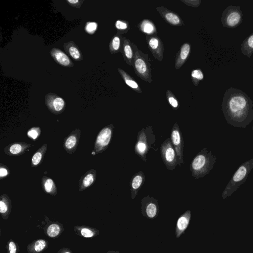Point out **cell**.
Instances as JSON below:
<instances>
[{"label":"cell","mask_w":253,"mask_h":253,"mask_svg":"<svg viewBox=\"0 0 253 253\" xmlns=\"http://www.w3.org/2000/svg\"><path fill=\"white\" fill-rule=\"evenodd\" d=\"M31 146V144L24 142H15L4 148V153L10 157H20L25 154Z\"/></svg>","instance_id":"cell-15"},{"label":"cell","mask_w":253,"mask_h":253,"mask_svg":"<svg viewBox=\"0 0 253 253\" xmlns=\"http://www.w3.org/2000/svg\"><path fill=\"white\" fill-rule=\"evenodd\" d=\"M8 253H19L20 248L17 242L13 239L8 241L6 246Z\"/></svg>","instance_id":"cell-37"},{"label":"cell","mask_w":253,"mask_h":253,"mask_svg":"<svg viewBox=\"0 0 253 253\" xmlns=\"http://www.w3.org/2000/svg\"><path fill=\"white\" fill-rule=\"evenodd\" d=\"M81 135L79 129L73 130L64 140V148L68 154L75 153L78 146Z\"/></svg>","instance_id":"cell-14"},{"label":"cell","mask_w":253,"mask_h":253,"mask_svg":"<svg viewBox=\"0 0 253 253\" xmlns=\"http://www.w3.org/2000/svg\"><path fill=\"white\" fill-rule=\"evenodd\" d=\"M50 55L58 64L66 67H73V63L62 50L53 48L50 52Z\"/></svg>","instance_id":"cell-22"},{"label":"cell","mask_w":253,"mask_h":253,"mask_svg":"<svg viewBox=\"0 0 253 253\" xmlns=\"http://www.w3.org/2000/svg\"><path fill=\"white\" fill-rule=\"evenodd\" d=\"M45 104L48 110L56 115L63 114L66 109L65 100L55 93H49L45 97Z\"/></svg>","instance_id":"cell-11"},{"label":"cell","mask_w":253,"mask_h":253,"mask_svg":"<svg viewBox=\"0 0 253 253\" xmlns=\"http://www.w3.org/2000/svg\"><path fill=\"white\" fill-rule=\"evenodd\" d=\"M48 242L44 239L32 241L27 247L28 253H42L48 247Z\"/></svg>","instance_id":"cell-25"},{"label":"cell","mask_w":253,"mask_h":253,"mask_svg":"<svg viewBox=\"0 0 253 253\" xmlns=\"http://www.w3.org/2000/svg\"><path fill=\"white\" fill-rule=\"evenodd\" d=\"M168 103L174 110H178L180 108L179 101L174 93L168 90L166 93Z\"/></svg>","instance_id":"cell-34"},{"label":"cell","mask_w":253,"mask_h":253,"mask_svg":"<svg viewBox=\"0 0 253 253\" xmlns=\"http://www.w3.org/2000/svg\"><path fill=\"white\" fill-rule=\"evenodd\" d=\"M47 149L46 143L43 144L36 152L31 159V167L36 168L42 163Z\"/></svg>","instance_id":"cell-28"},{"label":"cell","mask_w":253,"mask_h":253,"mask_svg":"<svg viewBox=\"0 0 253 253\" xmlns=\"http://www.w3.org/2000/svg\"><path fill=\"white\" fill-rule=\"evenodd\" d=\"M41 134V129L39 127H33L27 132V136L33 141H36Z\"/></svg>","instance_id":"cell-36"},{"label":"cell","mask_w":253,"mask_h":253,"mask_svg":"<svg viewBox=\"0 0 253 253\" xmlns=\"http://www.w3.org/2000/svg\"><path fill=\"white\" fill-rule=\"evenodd\" d=\"M97 172L95 170L92 169L88 171L79 180V190L82 192L92 186L95 182Z\"/></svg>","instance_id":"cell-20"},{"label":"cell","mask_w":253,"mask_h":253,"mask_svg":"<svg viewBox=\"0 0 253 253\" xmlns=\"http://www.w3.org/2000/svg\"><path fill=\"white\" fill-rule=\"evenodd\" d=\"M191 80L193 84L196 87L198 86L200 81L205 78V75L200 69L193 70L191 72Z\"/></svg>","instance_id":"cell-35"},{"label":"cell","mask_w":253,"mask_h":253,"mask_svg":"<svg viewBox=\"0 0 253 253\" xmlns=\"http://www.w3.org/2000/svg\"><path fill=\"white\" fill-rule=\"evenodd\" d=\"M222 111L227 123L245 129L253 120V102L242 91L231 87L224 95Z\"/></svg>","instance_id":"cell-1"},{"label":"cell","mask_w":253,"mask_h":253,"mask_svg":"<svg viewBox=\"0 0 253 253\" xmlns=\"http://www.w3.org/2000/svg\"><path fill=\"white\" fill-rule=\"evenodd\" d=\"M221 22L223 27L234 29L243 22V13L239 6L230 5L223 12Z\"/></svg>","instance_id":"cell-7"},{"label":"cell","mask_w":253,"mask_h":253,"mask_svg":"<svg viewBox=\"0 0 253 253\" xmlns=\"http://www.w3.org/2000/svg\"><path fill=\"white\" fill-rule=\"evenodd\" d=\"M181 2L188 6L197 8L200 6L202 1L201 0H181Z\"/></svg>","instance_id":"cell-39"},{"label":"cell","mask_w":253,"mask_h":253,"mask_svg":"<svg viewBox=\"0 0 253 253\" xmlns=\"http://www.w3.org/2000/svg\"><path fill=\"white\" fill-rule=\"evenodd\" d=\"M107 253H119L118 252L109 251Z\"/></svg>","instance_id":"cell-43"},{"label":"cell","mask_w":253,"mask_h":253,"mask_svg":"<svg viewBox=\"0 0 253 253\" xmlns=\"http://www.w3.org/2000/svg\"><path fill=\"white\" fill-rule=\"evenodd\" d=\"M123 36L117 33L112 38L110 44V51L115 54L121 52L122 46Z\"/></svg>","instance_id":"cell-32"},{"label":"cell","mask_w":253,"mask_h":253,"mask_svg":"<svg viewBox=\"0 0 253 253\" xmlns=\"http://www.w3.org/2000/svg\"><path fill=\"white\" fill-rule=\"evenodd\" d=\"M12 201L9 196L4 193L0 196V214L4 220L9 219L12 212Z\"/></svg>","instance_id":"cell-21"},{"label":"cell","mask_w":253,"mask_h":253,"mask_svg":"<svg viewBox=\"0 0 253 253\" xmlns=\"http://www.w3.org/2000/svg\"><path fill=\"white\" fill-rule=\"evenodd\" d=\"M170 138L177 155L178 165L181 166L184 163V140L178 123H176L172 129Z\"/></svg>","instance_id":"cell-9"},{"label":"cell","mask_w":253,"mask_h":253,"mask_svg":"<svg viewBox=\"0 0 253 253\" xmlns=\"http://www.w3.org/2000/svg\"><path fill=\"white\" fill-rule=\"evenodd\" d=\"M118 71L125 83L134 91L142 93V90L138 83L127 72L121 69H118Z\"/></svg>","instance_id":"cell-30"},{"label":"cell","mask_w":253,"mask_h":253,"mask_svg":"<svg viewBox=\"0 0 253 253\" xmlns=\"http://www.w3.org/2000/svg\"><path fill=\"white\" fill-rule=\"evenodd\" d=\"M134 45L129 39L123 37L121 53L126 64L130 66H132L135 57Z\"/></svg>","instance_id":"cell-17"},{"label":"cell","mask_w":253,"mask_h":253,"mask_svg":"<svg viewBox=\"0 0 253 253\" xmlns=\"http://www.w3.org/2000/svg\"><path fill=\"white\" fill-rule=\"evenodd\" d=\"M145 182V176L142 171H139L133 176L130 182L131 197L133 200L136 198Z\"/></svg>","instance_id":"cell-19"},{"label":"cell","mask_w":253,"mask_h":253,"mask_svg":"<svg viewBox=\"0 0 253 253\" xmlns=\"http://www.w3.org/2000/svg\"><path fill=\"white\" fill-rule=\"evenodd\" d=\"M146 42L150 52L159 62L164 58L165 48L161 39L157 36H146Z\"/></svg>","instance_id":"cell-12"},{"label":"cell","mask_w":253,"mask_h":253,"mask_svg":"<svg viewBox=\"0 0 253 253\" xmlns=\"http://www.w3.org/2000/svg\"><path fill=\"white\" fill-rule=\"evenodd\" d=\"M161 154L167 169L170 171L175 169L178 165V157L170 138H167L161 144Z\"/></svg>","instance_id":"cell-8"},{"label":"cell","mask_w":253,"mask_h":253,"mask_svg":"<svg viewBox=\"0 0 253 253\" xmlns=\"http://www.w3.org/2000/svg\"><path fill=\"white\" fill-rule=\"evenodd\" d=\"M139 30L146 36H157L158 30L155 23L149 20L144 19L138 25Z\"/></svg>","instance_id":"cell-27"},{"label":"cell","mask_w":253,"mask_h":253,"mask_svg":"<svg viewBox=\"0 0 253 253\" xmlns=\"http://www.w3.org/2000/svg\"><path fill=\"white\" fill-rule=\"evenodd\" d=\"M64 47L66 52L69 54L75 61H80L82 60V55L80 50L77 45L73 41L65 43Z\"/></svg>","instance_id":"cell-29"},{"label":"cell","mask_w":253,"mask_h":253,"mask_svg":"<svg viewBox=\"0 0 253 253\" xmlns=\"http://www.w3.org/2000/svg\"><path fill=\"white\" fill-rule=\"evenodd\" d=\"M216 161L217 158L212 152L209 151L207 148H204L190 163L189 168L192 177L196 180L205 177L213 169Z\"/></svg>","instance_id":"cell-2"},{"label":"cell","mask_w":253,"mask_h":253,"mask_svg":"<svg viewBox=\"0 0 253 253\" xmlns=\"http://www.w3.org/2000/svg\"><path fill=\"white\" fill-rule=\"evenodd\" d=\"M67 2L74 7L80 8L84 1H80L78 0H67Z\"/></svg>","instance_id":"cell-41"},{"label":"cell","mask_w":253,"mask_h":253,"mask_svg":"<svg viewBox=\"0 0 253 253\" xmlns=\"http://www.w3.org/2000/svg\"><path fill=\"white\" fill-rule=\"evenodd\" d=\"M191 217V211L188 210L179 218L176 230V235L177 238L180 237L188 227Z\"/></svg>","instance_id":"cell-24"},{"label":"cell","mask_w":253,"mask_h":253,"mask_svg":"<svg viewBox=\"0 0 253 253\" xmlns=\"http://www.w3.org/2000/svg\"><path fill=\"white\" fill-rule=\"evenodd\" d=\"M75 234L85 238H93L99 234V231L95 228L87 226H75Z\"/></svg>","instance_id":"cell-23"},{"label":"cell","mask_w":253,"mask_h":253,"mask_svg":"<svg viewBox=\"0 0 253 253\" xmlns=\"http://www.w3.org/2000/svg\"><path fill=\"white\" fill-rule=\"evenodd\" d=\"M152 126H146L138 132L135 146V153L144 162L147 161V155L151 148H154L157 141Z\"/></svg>","instance_id":"cell-3"},{"label":"cell","mask_w":253,"mask_h":253,"mask_svg":"<svg viewBox=\"0 0 253 253\" xmlns=\"http://www.w3.org/2000/svg\"><path fill=\"white\" fill-rule=\"evenodd\" d=\"M115 27L117 30V33L122 35L127 33L130 29L129 23L125 20H118L115 24Z\"/></svg>","instance_id":"cell-33"},{"label":"cell","mask_w":253,"mask_h":253,"mask_svg":"<svg viewBox=\"0 0 253 253\" xmlns=\"http://www.w3.org/2000/svg\"><path fill=\"white\" fill-rule=\"evenodd\" d=\"M41 186L43 190L46 194L56 196L58 190L57 185L54 180L46 176H44L41 179Z\"/></svg>","instance_id":"cell-26"},{"label":"cell","mask_w":253,"mask_h":253,"mask_svg":"<svg viewBox=\"0 0 253 253\" xmlns=\"http://www.w3.org/2000/svg\"><path fill=\"white\" fill-rule=\"evenodd\" d=\"M11 171L9 168L2 164H0V179H3L9 177L10 175Z\"/></svg>","instance_id":"cell-38"},{"label":"cell","mask_w":253,"mask_h":253,"mask_svg":"<svg viewBox=\"0 0 253 253\" xmlns=\"http://www.w3.org/2000/svg\"><path fill=\"white\" fill-rule=\"evenodd\" d=\"M241 53L250 58L253 54V32L242 42L241 46Z\"/></svg>","instance_id":"cell-31"},{"label":"cell","mask_w":253,"mask_h":253,"mask_svg":"<svg viewBox=\"0 0 253 253\" xmlns=\"http://www.w3.org/2000/svg\"><path fill=\"white\" fill-rule=\"evenodd\" d=\"M252 169L253 159L247 161L238 167L222 194L223 199L230 196L246 182Z\"/></svg>","instance_id":"cell-4"},{"label":"cell","mask_w":253,"mask_h":253,"mask_svg":"<svg viewBox=\"0 0 253 253\" xmlns=\"http://www.w3.org/2000/svg\"><path fill=\"white\" fill-rule=\"evenodd\" d=\"M141 211L143 215L147 218H156L160 212L158 200L154 197L147 196L141 200Z\"/></svg>","instance_id":"cell-10"},{"label":"cell","mask_w":253,"mask_h":253,"mask_svg":"<svg viewBox=\"0 0 253 253\" xmlns=\"http://www.w3.org/2000/svg\"><path fill=\"white\" fill-rule=\"evenodd\" d=\"M157 10L163 20L170 25L182 26L184 24L183 20L177 13L162 6L158 7Z\"/></svg>","instance_id":"cell-16"},{"label":"cell","mask_w":253,"mask_h":253,"mask_svg":"<svg viewBox=\"0 0 253 253\" xmlns=\"http://www.w3.org/2000/svg\"><path fill=\"white\" fill-rule=\"evenodd\" d=\"M135 57L132 66L135 74L141 80L151 83L152 70L151 61L148 55L144 54L134 45Z\"/></svg>","instance_id":"cell-5"},{"label":"cell","mask_w":253,"mask_h":253,"mask_svg":"<svg viewBox=\"0 0 253 253\" xmlns=\"http://www.w3.org/2000/svg\"><path fill=\"white\" fill-rule=\"evenodd\" d=\"M58 253H73L71 249L69 248H63L59 250Z\"/></svg>","instance_id":"cell-42"},{"label":"cell","mask_w":253,"mask_h":253,"mask_svg":"<svg viewBox=\"0 0 253 253\" xmlns=\"http://www.w3.org/2000/svg\"><path fill=\"white\" fill-rule=\"evenodd\" d=\"M191 50V46L189 43H185L182 45L176 57L175 64L176 69H180L185 63L189 58Z\"/></svg>","instance_id":"cell-18"},{"label":"cell","mask_w":253,"mask_h":253,"mask_svg":"<svg viewBox=\"0 0 253 253\" xmlns=\"http://www.w3.org/2000/svg\"><path fill=\"white\" fill-rule=\"evenodd\" d=\"M115 130L113 124H110L101 130L96 136L92 153L94 155L104 153L109 147L112 141Z\"/></svg>","instance_id":"cell-6"},{"label":"cell","mask_w":253,"mask_h":253,"mask_svg":"<svg viewBox=\"0 0 253 253\" xmlns=\"http://www.w3.org/2000/svg\"><path fill=\"white\" fill-rule=\"evenodd\" d=\"M45 217V222L46 223L43 228L45 234L50 238H59L65 231L64 225L58 222L50 221L46 216Z\"/></svg>","instance_id":"cell-13"},{"label":"cell","mask_w":253,"mask_h":253,"mask_svg":"<svg viewBox=\"0 0 253 253\" xmlns=\"http://www.w3.org/2000/svg\"><path fill=\"white\" fill-rule=\"evenodd\" d=\"M252 129H253V126Z\"/></svg>","instance_id":"cell-44"},{"label":"cell","mask_w":253,"mask_h":253,"mask_svg":"<svg viewBox=\"0 0 253 253\" xmlns=\"http://www.w3.org/2000/svg\"><path fill=\"white\" fill-rule=\"evenodd\" d=\"M97 24L95 23L89 22L87 23L85 29L87 32L89 34H92L96 30Z\"/></svg>","instance_id":"cell-40"}]
</instances>
